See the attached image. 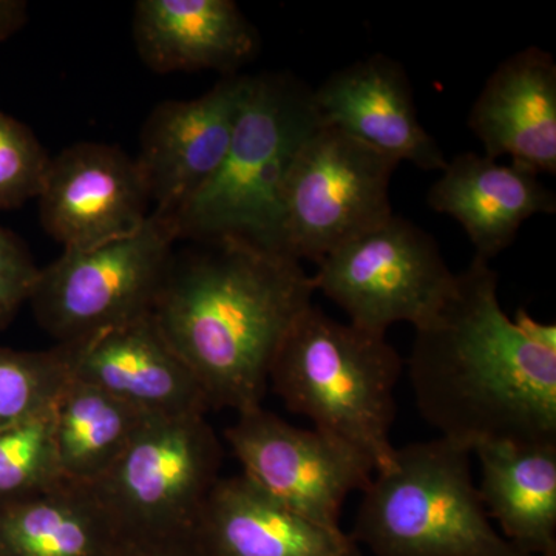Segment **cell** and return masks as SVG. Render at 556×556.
I'll return each instance as SVG.
<instances>
[{
  "label": "cell",
  "instance_id": "1",
  "mask_svg": "<svg viewBox=\"0 0 556 556\" xmlns=\"http://www.w3.org/2000/svg\"><path fill=\"white\" fill-rule=\"evenodd\" d=\"M500 277L473 257L433 317L415 328L408 376L420 416L470 450L493 442L556 444V325L497 295Z\"/></svg>",
  "mask_w": 556,
  "mask_h": 556
},
{
  "label": "cell",
  "instance_id": "2",
  "mask_svg": "<svg viewBox=\"0 0 556 556\" xmlns=\"http://www.w3.org/2000/svg\"><path fill=\"white\" fill-rule=\"evenodd\" d=\"M174 251L153 317L197 376L211 409L260 407L281 343L313 306L302 263L237 241Z\"/></svg>",
  "mask_w": 556,
  "mask_h": 556
},
{
  "label": "cell",
  "instance_id": "3",
  "mask_svg": "<svg viewBox=\"0 0 556 556\" xmlns=\"http://www.w3.org/2000/svg\"><path fill=\"white\" fill-rule=\"evenodd\" d=\"M402 369L387 334L334 320L313 305L281 343L269 388L289 412L364 453L379 473L396 453L391 427Z\"/></svg>",
  "mask_w": 556,
  "mask_h": 556
},
{
  "label": "cell",
  "instance_id": "4",
  "mask_svg": "<svg viewBox=\"0 0 556 556\" xmlns=\"http://www.w3.org/2000/svg\"><path fill=\"white\" fill-rule=\"evenodd\" d=\"M313 89L287 72L251 76L232 141L211 181L172 219L178 241H237L278 251L292 161L320 127Z\"/></svg>",
  "mask_w": 556,
  "mask_h": 556
},
{
  "label": "cell",
  "instance_id": "5",
  "mask_svg": "<svg viewBox=\"0 0 556 556\" xmlns=\"http://www.w3.org/2000/svg\"><path fill=\"white\" fill-rule=\"evenodd\" d=\"M471 453L441 437L396 448L362 492L351 538L375 556H529L490 522Z\"/></svg>",
  "mask_w": 556,
  "mask_h": 556
},
{
  "label": "cell",
  "instance_id": "6",
  "mask_svg": "<svg viewBox=\"0 0 556 556\" xmlns=\"http://www.w3.org/2000/svg\"><path fill=\"white\" fill-rule=\"evenodd\" d=\"M222 460V442L206 416L152 417L90 486L124 540L189 543Z\"/></svg>",
  "mask_w": 556,
  "mask_h": 556
},
{
  "label": "cell",
  "instance_id": "7",
  "mask_svg": "<svg viewBox=\"0 0 556 556\" xmlns=\"http://www.w3.org/2000/svg\"><path fill=\"white\" fill-rule=\"evenodd\" d=\"M177 243L174 222L150 212L129 239L62 252L39 269L28 299L36 320L67 345L149 316Z\"/></svg>",
  "mask_w": 556,
  "mask_h": 556
},
{
  "label": "cell",
  "instance_id": "8",
  "mask_svg": "<svg viewBox=\"0 0 556 556\" xmlns=\"http://www.w3.org/2000/svg\"><path fill=\"white\" fill-rule=\"evenodd\" d=\"M399 166L332 127L306 138L285 179L278 251L318 263L394 215L391 179Z\"/></svg>",
  "mask_w": 556,
  "mask_h": 556
},
{
  "label": "cell",
  "instance_id": "9",
  "mask_svg": "<svg viewBox=\"0 0 556 556\" xmlns=\"http://www.w3.org/2000/svg\"><path fill=\"white\" fill-rule=\"evenodd\" d=\"M316 291L350 324L387 334L393 325L426 324L455 287L438 241L415 223L391 215L321 258Z\"/></svg>",
  "mask_w": 556,
  "mask_h": 556
},
{
  "label": "cell",
  "instance_id": "10",
  "mask_svg": "<svg viewBox=\"0 0 556 556\" xmlns=\"http://www.w3.org/2000/svg\"><path fill=\"white\" fill-rule=\"evenodd\" d=\"M226 441L260 489L303 517L340 530L346 497L364 492L375 466L364 453L324 433L291 426L260 407L239 413Z\"/></svg>",
  "mask_w": 556,
  "mask_h": 556
},
{
  "label": "cell",
  "instance_id": "11",
  "mask_svg": "<svg viewBox=\"0 0 556 556\" xmlns=\"http://www.w3.org/2000/svg\"><path fill=\"white\" fill-rule=\"evenodd\" d=\"M38 201L43 229L64 251L129 239L152 204L137 160L104 142H76L51 159Z\"/></svg>",
  "mask_w": 556,
  "mask_h": 556
},
{
  "label": "cell",
  "instance_id": "12",
  "mask_svg": "<svg viewBox=\"0 0 556 556\" xmlns=\"http://www.w3.org/2000/svg\"><path fill=\"white\" fill-rule=\"evenodd\" d=\"M251 75L222 76L189 101H164L152 110L135 156L148 185L153 214L174 219L222 166L247 100Z\"/></svg>",
  "mask_w": 556,
  "mask_h": 556
},
{
  "label": "cell",
  "instance_id": "13",
  "mask_svg": "<svg viewBox=\"0 0 556 556\" xmlns=\"http://www.w3.org/2000/svg\"><path fill=\"white\" fill-rule=\"evenodd\" d=\"M321 126L332 127L388 159L441 172L444 150L417 113L415 91L401 62L376 53L336 70L316 90Z\"/></svg>",
  "mask_w": 556,
  "mask_h": 556
},
{
  "label": "cell",
  "instance_id": "14",
  "mask_svg": "<svg viewBox=\"0 0 556 556\" xmlns=\"http://www.w3.org/2000/svg\"><path fill=\"white\" fill-rule=\"evenodd\" d=\"M65 346L72 378L146 415L206 416L211 409L199 379L163 334L153 313Z\"/></svg>",
  "mask_w": 556,
  "mask_h": 556
},
{
  "label": "cell",
  "instance_id": "15",
  "mask_svg": "<svg viewBox=\"0 0 556 556\" xmlns=\"http://www.w3.org/2000/svg\"><path fill=\"white\" fill-rule=\"evenodd\" d=\"M189 543L197 556H362L342 529L311 521L243 473L218 479Z\"/></svg>",
  "mask_w": 556,
  "mask_h": 556
},
{
  "label": "cell",
  "instance_id": "16",
  "mask_svg": "<svg viewBox=\"0 0 556 556\" xmlns=\"http://www.w3.org/2000/svg\"><path fill=\"white\" fill-rule=\"evenodd\" d=\"M468 127L484 155L535 174H556V62L527 47L506 58L486 78L468 113Z\"/></svg>",
  "mask_w": 556,
  "mask_h": 556
},
{
  "label": "cell",
  "instance_id": "17",
  "mask_svg": "<svg viewBox=\"0 0 556 556\" xmlns=\"http://www.w3.org/2000/svg\"><path fill=\"white\" fill-rule=\"evenodd\" d=\"M428 206L459 223L475 257H497L535 215H554L556 197L540 175L518 164L464 152L447 161L427 195Z\"/></svg>",
  "mask_w": 556,
  "mask_h": 556
},
{
  "label": "cell",
  "instance_id": "18",
  "mask_svg": "<svg viewBox=\"0 0 556 556\" xmlns=\"http://www.w3.org/2000/svg\"><path fill=\"white\" fill-rule=\"evenodd\" d=\"M134 40L139 60L161 75H237L260 46L257 30L232 0H138Z\"/></svg>",
  "mask_w": 556,
  "mask_h": 556
},
{
  "label": "cell",
  "instance_id": "19",
  "mask_svg": "<svg viewBox=\"0 0 556 556\" xmlns=\"http://www.w3.org/2000/svg\"><path fill=\"white\" fill-rule=\"evenodd\" d=\"M478 492L504 538L529 556H556V444L493 442L473 450Z\"/></svg>",
  "mask_w": 556,
  "mask_h": 556
},
{
  "label": "cell",
  "instance_id": "20",
  "mask_svg": "<svg viewBox=\"0 0 556 556\" xmlns=\"http://www.w3.org/2000/svg\"><path fill=\"white\" fill-rule=\"evenodd\" d=\"M124 544L90 485L64 481L0 506V556H116Z\"/></svg>",
  "mask_w": 556,
  "mask_h": 556
},
{
  "label": "cell",
  "instance_id": "21",
  "mask_svg": "<svg viewBox=\"0 0 556 556\" xmlns=\"http://www.w3.org/2000/svg\"><path fill=\"white\" fill-rule=\"evenodd\" d=\"M150 419L100 388L70 378L53 408L62 478L80 485L97 484Z\"/></svg>",
  "mask_w": 556,
  "mask_h": 556
},
{
  "label": "cell",
  "instance_id": "22",
  "mask_svg": "<svg viewBox=\"0 0 556 556\" xmlns=\"http://www.w3.org/2000/svg\"><path fill=\"white\" fill-rule=\"evenodd\" d=\"M70 378L65 345L46 351L0 346V433L49 412Z\"/></svg>",
  "mask_w": 556,
  "mask_h": 556
},
{
  "label": "cell",
  "instance_id": "23",
  "mask_svg": "<svg viewBox=\"0 0 556 556\" xmlns=\"http://www.w3.org/2000/svg\"><path fill=\"white\" fill-rule=\"evenodd\" d=\"M53 407L0 433V506L27 500L60 485Z\"/></svg>",
  "mask_w": 556,
  "mask_h": 556
},
{
  "label": "cell",
  "instance_id": "24",
  "mask_svg": "<svg viewBox=\"0 0 556 556\" xmlns=\"http://www.w3.org/2000/svg\"><path fill=\"white\" fill-rule=\"evenodd\" d=\"M50 161L30 127L0 112V211L38 199Z\"/></svg>",
  "mask_w": 556,
  "mask_h": 556
},
{
  "label": "cell",
  "instance_id": "25",
  "mask_svg": "<svg viewBox=\"0 0 556 556\" xmlns=\"http://www.w3.org/2000/svg\"><path fill=\"white\" fill-rule=\"evenodd\" d=\"M39 269L24 241L0 226V331L30 299Z\"/></svg>",
  "mask_w": 556,
  "mask_h": 556
},
{
  "label": "cell",
  "instance_id": "26",
  "mask_svg": "<svg viewBox=\"0 0 556 556\" xmlns=\"http://www.w3.org/2000/svg\"><path fill=\"white\" fill-rule=\"evenodd\" d=\"M116 556H197L190 543H134L126 541Z\"/></svg>",
  "mask_w": 556,
  "mask_h": 556
},
{
  "label": "cell",
  "instance_id": "27",
  "mask_svg": "<svg viewBox=\"0 0 556 556\" xmlns=\"http://www.w3.org/2000/svg\"><path fill=\"white\" fill-rule=\"evenodd\" d=\"M28 7L21 0H0V42L11 38L27 22Z\"/></svg>",
  "mask_w": 556,
  "mask_h": 556
}]
</instances>
